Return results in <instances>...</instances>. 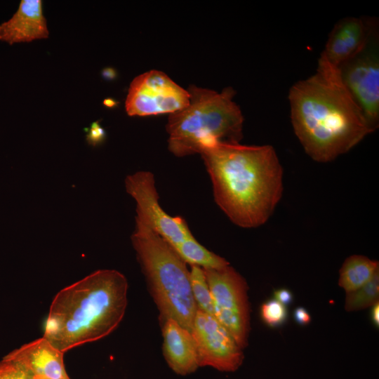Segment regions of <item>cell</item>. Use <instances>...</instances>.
Listing matches in <instances>:
<instances>
[{"mask_svg": "<svg viewBox=\"0 0 379 379\" xmlns=\"http://www.w3.org/2000/svg\"><path fill=\"white\" fill-rule=\"evenodd\" d=\"M41 0H22L17 11L0 25V41L12 45L48 37Z\"/></svg>", "mask_w": 379, "mask_h": 379, "instance_id": "cell-13", "label": "cell"}, {"mask_svg": "<svg viewBox=\"0 0 379 379\" xmlns=\"http://www.w3.org/2000/svg\"><path fill=\"white\" fill-rule=\"evenodd\" d=\"M371 20L357 17L340 20L332 29L320 58L338 69L364 47Z\"/></svg>", "mask_w": 379, "mask_h": 379, "instance_id": "cell-12", "label": "cell"}, {"mask_svg": "<svg viewBox=\"0 0 379 379\" xmlns=\"http://www.w3.org/2000/svg\"><path fill=\"white\" fill-rule=\"evenodd\" d=\"M274 298L278 302L286 306L290 305L293 300L292 292L288 288H281L274 291Z\"/></svg>", "mask_w": 379, "mask_h": 379, "instance_id": "cell-23", "label": "cell"}, {"mask_svg": "<svg viewBox=\"0 0 379 379\" xmlns=\"http://www.w3.org/2000/svg\"><path fill=\"white\" fill-rule=\"evenodd\" d=\"M199 154L215 201L229 219L243 228L265 224L283 194V168L274 147L215 142Z\"/></svg>", "mask_w": 379, "mask_h": 379, "instance_id": "cell-2", "label": "cell"}, {"mask_svg": "<svg viewBox=\"0 0 379 379\" xmlns=\"http://www.w3.org/2000/svg\"><path fill=\"white\" fill-rule=\"evenodd\" d=\"M161 326L163 352L168 366L180 375L194 372L199 365L191 332L172 319L165 320Z\"/></svg>", "mask_w": 379, "mask_h": 379, "instance_id": "cell-14", "label": "cell"}, {"mask_svg": "<svg viewBox=\"0 0 379 379\" xmlns=\"http://www.w3.org/2000/svg\"><path fill=\"white\" fill-rule=\"evenodd\" d=\"M105 136L104 128L97 121L92 123L90 128L87 129L86 141L89 145L96 146L104 141Z\"/></svg>", "mask_w": 379, "mask_h": 379, "instance_id": "cell-21", "label": "cell"}, {"mask_svg": "<svg viewBox=\"0 0 379 379\" xmlns=\"http://www.w3.org/2000/svg\"><path fill=\"white\" fill-rule=\"evenodd\" d=\"M371 319L375 326H379V302L371 306Z\"/></svg>", "mask_w": 379, "mask_h": 379, "instance_id": "cell-24", "label": "cell"}, {"mask_svg": "<svg viewBox=\"0 0 379 379\" xmlns=\"http://www.w3.org/2000/svg\"><path fill=\"white\" fill-rule=\"evenodd\" d=\"M378 298L379 271L358 289L346 293L345 309L348 312L364 310L378 302Z\"/></svg>", "mask_w": 379, "mask_h": 379, "instance_id": "cell-17", "label": "cell"}, {"mask_svg": "<svg viewBox=\"0 0 379 379\" xmlns=\"http://www.w3.org/2000/svg\"><path fill=\"white\" fill-rule=\"evenodd\" d=\"M288 100L295 134L315 161L334 160L373 132L338 69L320 58L315 74L291 86Z\"/></svg>", "mask_w": 379, "mask_h": 379, "instance_id": "cell-1", "label": "cell"}, {"mask_svg": "<svg viewBox=\"0 0 379 379\" xmlns=\"http://www.w3.org/2000/svg\"><path fill=\"white\" fill-rule=\"evenodd\" d=\"M191 291L197 310L213 315V307L210 288L204 270L191 265L190 271Z\"/></svg>", "mask_w": 379, "mask_h": 379, "instance_id": "cell-18", "label": "cell"}, {"mask_svg": "<svg viewBox=\"0 0 379 379\" xmlns=\"http://www.w3.org/2000/svg\"><path fill=\"white\" fill-rule=\"evenodd\" d=\"M293 317L295 322L300 326L308 325L311 321L310 314L303 307H297L294 310Z\"/></svg>", "mask_w": 379, "mask_h": 379, "instance_id": "cell-22", "label": "cell"}, {"mask_svg": "<svg viewBox=\"0 0 379 379\" xmlns=\"http://www.w3.org/2000/svg\"><path fill=\"white\" fill-rule=\"evenodd\" d=\"M377 25L376 21L372 20L364 47L338 67L343 83L373 131L379 124V41Z\"/></svg>", "mask_w": 379, "mask_h": 379, "instance_id": "cell-7", "label": "cell"}, {"mask_svg": "<svg viewBox=\"0 0 379 379\" xmlns=\"http://www.w3.org/2000/svg\"><path fill=\"white\" fill-rule=\"evenodd\" d=\"M378 271V261L364 255H352L342 265L338 284L346 293L357 290L370 281Z\"/></svg>", "mask_w": 379, "mask_h": 379, "instance_id": "cell-15", "label": "cell"}, {"mask_svg": "<svg viewBox=\"0 0 379 379\" xmlns=\"http://www.w3.org/2000/svg\"><path fill=\"white\" fill-rule=\"evenodd\" d=\"M102 75L108 79H112L114 77V71L112 69H105L103 70Z\"/></svg>", "mask_w": 379, "mask_h": 379, "instance_id": "cell-25", "label": "cell"}, {"mask_svg": "<svg viewBox=\"0 0 379 379\" xmlns=\"http://www.w3.org/2000/svg\"><path fill=\"white\" fill-rule=\"evenodd\" d=\"M191 333L199 366L234 372L241 366L244 358L243 349L213 315L197 310Z\"/></svg>", "mask_w": 379, "mask_h": 379, "instance_id": "cell-10", "label": "cell"}, {"mask_svg": "<svg viewBox=\"0 0 379 379\" xmlns=\"http://www.w3.org/2000/svg\"><path fill=\"white\" fill-rule=\"evenodd\" d=\"M211 291L213 316L241 349L248 345L250 307L248 285L232 267L203 269Z\"/></svg>", "mask_w": 379, "mask_h": 379, "instance_id": "cell-6", "label": "cell"}, {"mask_svg": "<svg viewBox=\"0 0 379 379\" xmlns=\"http://www.w3.org/2000/svg\"><path fill=\"white\" fill-rule=\"evenodd\" d=\"M260 312L263 322L268 326L273 328L282 325L288 317L286 306L274 298L263 302L260 307Z\"/></svg>", "mask_w": 379, "mask_h": 379, "instance_id": "cell-19", "label": "cell"}, {"mask_svg": "<svg viewBox=\"0 0 379 379\" xmlns=\"http://www.w3.org/2000/svg\"><path fill=\"white\" fill-rule=\"evenodd\" d=\"M64 353L43 336L25 344L3 358L20 366L33 379H70L63 360Z\"/></svg>", "mask_w": 379, "mask_h": 379, "instance_id": "cell-11", "label": "cell"}, {"mask_svg": "<svg viewBox=\"0 0 379 379\" xmlns=\"http://www.w3.org/2000/svg\"><path fill=\"white\" fill-rule=\"evenodd\" d=\"M128 282L115 270H99L60 290L50 306L43 337L65 353L111 333L127 306Z\"/></svg>", "mask_w": 379, "mask_h": 379, "instance_id": "cell-3", "label": "cell"}, {"mask_svg": "<svg viewBox=\"0 0 379 379\" xmlns=\"http://www.w3.org/2000/svg\"><path fill=\"white\" fill-rule=\"evenodd\" d=\"M190 95L165 73L150 70L131 83L125 102L129 116L173 114L190 103Z\"/></svg>", "mask_w": 379, "mask_h": 379, "instance_id": "cell-8", "label": "cell"}, {"mask_svg": "<svg viewBox=\"0 0 379 379\" xmlns=\"http://www.w3.org/2000/svg\"><path fill=\"white\" fill-rule=\"evenodd\" d=\"M125 185L126 192L136 201V218L147 225L171 246L174 248L193 237L182 218L172 217L161 208L151 172L139 171L128 175Z\"/></svg>", "mask_w": 379, "mask_h": 379, "instance_id": "cell-9", "label": "cell"}, {"mask_svg": "<svg viewBox=\"0 0 379 379\" xmlns=\"http://www.w3.org/2000/svg\"><path fill=\"white\" fill-rule=\"evenodd\" d=\"M190 103L169 114L166 131L168 149L177 157L200 153L203 147L218 142L239 143L244 117L233 101L234 91L221 92L190 86Z\"/></svg>", "mask_w": 379, "mask_h": 379, "instance_id": "cell-4", "label": "cell"}, {"mask_svg": "<svg viewBox=\"0 0 379 379\" xmlns=\"http://www.w3.org/2000/svg\"><path fill=\"white\" fill-rule=\"evenodd\" d=\"M135 222L131 241L159 310L160 324L172 319L191 332L197 307L186 263L147 225L136 218Z\"/></svg>", "mask_w": 379, "mask_h": 379, "instance_id": "cell-5", "label": "cell"}, {"mask_svg": "<svg viewBox=\"0 0 379 379\" xmlns=\"http://www.w3.org/2000/svg\"><path fill=\"white\" fill-rule=\"evenodd\" d=\"M185 263L202 269L218 270L230 265L225 258L208 251L192 237L173 248Z\"/></svg>", "mask_w": 379, "mask_h": 379, "instance_id": "cell-16", "label": "cell"}, {"mask_svg": "<svg viewBox=\"0 0 379 379\" xmlns=\"http://www.w3.org/2000/svg\"><path fill=\"white\" fill-rule=\"evenodd\" d=\"M0 379H33L16 364L2 359L0 361Z\"/></svg>", "mask_w": 379, "mask_h": 379, "instance_id": "cell-20", "label": "cell"}]
</instances>
